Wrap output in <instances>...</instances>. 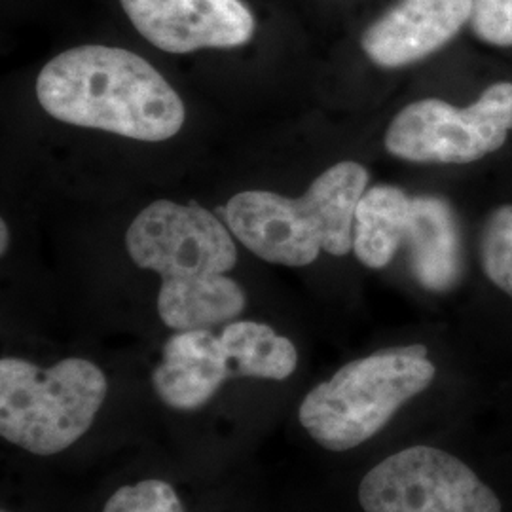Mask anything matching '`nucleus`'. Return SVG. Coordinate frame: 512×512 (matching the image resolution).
<instances>
[{
    "instance_id": "9b49d317",
    "label": "nucleus",
    "mask_w": 512,
    "mask_h": 512,
    "mask_svg": "<svg viewBox=\"0 0 512 512\" xmlns=\"http://www.w3.org/2000/svg\"><path fill=\"white\" fill-rule=\"evenodd\" d=\"M412 272L429 291H448L461 274L459 228L452 207L440 198H412L404 236Z\"/></svg>"
},
{
    "instance_id": "f257e3e1",
    "label": "nucleus",
    "mask_w": 512,
    "mask_h": 512,
    "mask_svg": "<svg viewBox=\"0 0 512 512\" xmlns=\"http://www.w3.org/2000/svg\"><path fill=\"white\" fill-rule=\"evenodd\" d=\"M37 97L55 120L147 143L175 137L186 118L183 99L147 59L97 44L48 61Z\"/></svg>"
},
{
    "instance_id": "a211bd4d",
    "label": "nucleus",
    "mask_w": 512,
    "mask_h": 512,
    "mask_svg": "<svg viewBox=\"0 0 512 512\" xmlns=\"http://www.w3.org/2000/svg\"><path fill=\"white\" fill-rule=\"evenodd\" d=\"M0 232H2V236H0V241H2V245H0V253L4 255V253L8 251V241H10V232H8L6 220H2V224H0Z\"/></svg>"
},
{
    "instance_id": "f3484780",
    "label": "nucleus",
    "mask_w": 512,
    "mask_h": 512,
    "mask_svg": "<svg viewBox=\"0 0 512 512\" xmlns=\"http://www.w3.org/2000/svg\"><path fill=\"white\" fill-rule=\"evenodd\" d=\"M469 23L482 42L512 46V0H473Z\"/></svg>"
},
{
    "instance_id": "dca6fc26",
    "label": "nucleus",
    "mask_w": 512,
    "mask_h": 512,
    "mask_svg": "<svg viewBox=\"0 0 512 512\" xmlns=\"http://www.w3.org/2000/svg\"><path fill=\"white\" fill-rule=\"evenodd\" d=\"M103 512H184V505L169 482L141 480L118 488Z\"/></svg>"
},
{
    "instance_id": "6e6552de",
    "label": "nucleus",
    "mask_w": 512,
    "mask_h": 512,
    "mask_svg": "<svg viewBox=\"0 0 512 512\" xmlns=\"http://www.w3.org/2000/svg\"><path fill=\"white\" fill-rule=\"evenodd\" d=\"M141 37L169 54L238 48L255 35V18L241 0H120Z\"/></svg>"
},
{
    "instance_id": "423d86ee",
    "label": "nucleus",
    "mask_w": 512,
    "mask_h": 512,
    "mask_svg": "<svg viewBox=\"0 0 512 512\" xmlns=\"http://www.w3.org/2000/svg\"><path fill=\"white\" fill-rule=\"evenodd\" d=\"M226 222L198 203L158 200L129 224L131 260L162 277V285H186L226 275L238 262Z\"/></svg>"
},
{
    "instance_id": "f03ea898",
    "label": "nucleus",
    "mask_w": 512,
    "mask_h": 512,
    "mask_svg": "<svg viewBox=\"0 0 512 512\" xmlns=\"http://www.w3.org/2000/svg\"><path fill=\"white\" fill-rule=\"evenodd\" d=\"M366 188L365 167L340 162L321 173L298 200L268 190H245L224 205L222 217L253 255L302 268L323 251L334 256L353 251L355 213Z\"/></svg>"
},
{
    "instance_id": "ddd939ff",
    "label": "nucleus",
    "mask_w": 512,
    "mask_h": 512,
    "mask_svg": "<svg viewBox=\"0 0 512 512\" xmlns=\"http://www.w3.org/2000/svg\"><path fill=\"white\" fill-rule=\"evenodd\" d=\"M245 304V291L226 275L186 285H162L158 293L160 319L177 332L230 323L245 310Z\"/></svg>"
},
{
    "instance_id": "2eb2a0df",
    "label": "nucleus",
    "mask_w": 512,
    "mask_h": 512,
    "mask_svg": "<svg viewBox=\"0 0 512 512\" xmlns=\"http://www.w3.org/2000/svg\"><path fill=\"white\" fill-rule=\"evenodd\" d=\"M480 258L490 281L512 298V205L495 209L486 220Z\"/></svg>"
},
{
    "instance_id": "7ed1b4c3",
    "label": "nucleus",
    "mask_w": 512,
    "mask_h": 512,
    "mask_svg": "<svg viewBox=\"0 0 512 512\" xmlns=\"http://www.w3.org/2000/svg\"><path fill=\"white\" fill-rule=\"evenodd\" d=\"M435 374L421 344L376 351L310 389L298 420L321 448L348 452L376 437L403 404L433 384Z\"/></svg>"
},
{
    "instance_id": "0eeeda50",
    "label": "nucleus",
    "mask_w": 512,
    "mask_h": 512,
    "mask_svg": "<svg viewBox=\"0 0 512 512\" xmlns=\"http://www.w3.org/2000/svg\"><path fill=\"white\" fill-rule=\"evenodd\" d=\"M365 512H501V501L461 459L431 446L401 450L366 473Z\"/></svg>"
},
{
    "instance_id": "1a4fd4ad",
    "label": "nucleus",
    "mask_w": 512,
    "mask_h": 512,
    "mask_svg": "<svg viewBox=\"0 0 512 512\" xmlns=\"http://www.w3.org/2000/svg\"><path fill=\"white\" fill-rule=\"evenodd\" d=\"M473 0H399L361 37L366 57L399 69L439 52L469 23Z\"/></svg>"
},
{
    "instance_id": "9d476101",
    "label": "nucleus",
    "mask_w": 512,
    "mask_h": 512,
    "mask_svg": "<svg viewBox=\"0 0 512 512\" xmlns=\"http://www.w3.org/2000/svg\"><path fill=\"white\" fill-rule=\"evenodd\" d=\"M232 378L220 336L209 329L175 332L152 374L158 399L181 412L200 410Z\"/></svg>"
},
{
    "instance_id": "4468645a",
    "label": "nucleus",
    "mask_w": 512,
    "mask_h": 512,
    "mask_svg": "<svg viewBox=\"0 0 512 512\" xmlns=\"http://www.w3.org/2000/svg\"><path fill=\"white\" fill-rule=\"evenodd\" d=\"M232 378L287 380L298 365L293 342L277 334L270 325L256 321H234L220 332Z\"/></svg>"
},
{
    "instance_id": "f8f14e48",
    "label": "nucleus",
    "mask_w": 512,
    "mask_h": 512,
    "mask_svg": "<svg viewBox=\"0 0 512 512\" xmlns=\"http://www.w3.org/2000/svg\"><path fill=\"white\" fill-rule=\"evenodd\" d=\"M412 198L397 186L366 188L355 213L353 253L366 268L382 270L404 245Z\"/></svg>"
},
{
    "instance_id": "39448f33",
    "label": "nucleus",
    "mask_w": 512,
    "mask_h": 512,
    "mask_svg": "<svg viewBox=\"0 0 512 512\" xmlns=\"http://www.w3.org/2000/svg\"><path fill=\"white\" fill-rule=\"evenodd\" d=\"M512 129V84L499 82L467 109L440 99L404 107L385 133L389 154L416 164H471L505 145Z\"/></svg>"
},
{
    "instance_id": "20e7f679",
    "label": "nucleus",
    "mask_w": 512,
    "mask_h": 512,
    "mask_svg": "<svg viewBox=\"0 0 512 512\" xmlns=\"http://www.w3.org/2000/svg\"><path fill=\"white\" fill-rule=\"evenodd\" d=\"M107 376L88 359L50 368L0 361V435L35 456H54L82 439L107 399Z\"/></svg>"
}]
</instances>
